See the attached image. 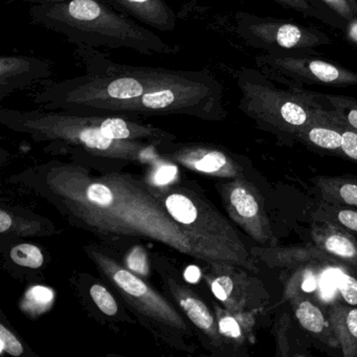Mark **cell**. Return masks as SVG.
I'll use <instances>...</instances> for the list:
<instances>
[{
	"label": "cell",
	"instance_id": "cell-9",
	"mask_svg": "<svg viewBox=\"0 0 357 357\" xmlns=\"http://www.w3.org/2000/svg\"><path fill=\"white\" fill-rule=\"evenodd\" d=\"M235 22L238 36L264 53H304L332 43L331 38L319 29L275 18L238 12Z\"/></svg>",
	"mask_w": 357,
	"mask_h": 357
},
{
	"label": "cell",
	"instance_id": "cell-23",
	"mask_svg": "<svg viewBox=\"0 0 357 357\" xmlns=\"http://www.w3.org/2000/svg\"><path fill=\"white\" fill-rule=\"evenodd\" d=\"M307 93L323 107L324 114L329 122L357 131V99L312 91Z\"/></svg>",
	"mask_w": 357,
	"mask_h": 357
},
{
	"label": "cell",
	"instance_id": "cell-35",
	"mask_svg": "<svg viewBox=\"0 0 357 357\" xmlns=\"http://www.w3.org/2000/svg\"><path fill=\"white\" fill-rule=\"evenodd\" d=\"M338 127L342 132V152L344 158L357 164V131Z\"/></svg>",
	"mask_w": 357,
	"mask_h": 357
},
{
	"label": "cell",
	"instance_id": "cell-32",
	"mask_svg": "<svg viewBox=\"0 0 357 357\" xmlns=\"http://www.w3.org/2000/svg\"><path fill=\"white\" fill-rule=\"evenodd\" d=\"M290 327V319L286 313L280 317L275 327V340H277V356H289L290 344L288 340V329Z\"/></svg>",
	"mask_w": 357,
	"mask_h": 357
},
{
	"label": "cell",
	"instance_id": "cell-21",
	"mask_svg": "<svg viewBox=\"0 0 357 357\" xmlns=\"http://www.w3.org/2000/svg\"><path fill=\"white\" fill-rule=\"evenodd\" d=\"M344 357H357V307L333 303L326 308Z\"/></svg>",
	"mask_w": 357,
	"mask_h": 357
},
{
	"label": "cell",
	"instance_id": "cell-24",
	"mask_svg": "<svg viewBox=\"0 0 357 357\" xmlns=\"http://www.w3.org/2000/svg\"><path fill=\"white\" fill-rule=\"evenodd\" d=\"M273 3L282 6L285 9L292 10L302 14L304 17L317 20L333 28L346 30L347 24L340 20L336 14L330 11L324 3L315 0H271Z\"/></svg>",
	"mask_w": 357,
	"mask_h": 357
},
{
	"label": "cell",
	"instance_id": "cell-13",
	"mask_svg": "<svg viewBox=\"0 0 357 357\" xmlns=\"http://www.w3.org/2000/svg\"><path fill=\"white\" fill-rule=\"evenodd\" d=\"M169 158L190 170L219 178L245 176L243 167L235 156L214 146L202 144L179 146L169 153Z\"/></svg>",
	"mask_w": 357,
	"mask_h": 357
},
{
	"label": "cell",
	"instance_id": "cell-12",
	"mask_svg": "<svg viewBox=\"0 0 357 357\" xmlns=\"http://www.w3.org/2000/svg\"><path fill=\"white\" fill-rule=\"evenodd\" d=\"M212 266L217 275L211 280V289L227 310L259 312L268 305L271 296L265 284L252 277V273L233 265Z\"/></svg>",
	"mask_w": 357,
	"mask_h": 357
},
{
	"label": "cell",
	"instance_id": "cell-3",
	"mask_svg": "<svg viewBox=\"0 0 357 357\" xmlns=\"http://www.w3.org/2000/svg\"><path fill=\"white\" fill-rule=\"evenodd\" d=\"M77 57L85 66L83 76L53 83L36 93L41 109L75 114H116V110L146 93L160 68L116 63L99 50L77 45Z\"/></svg>",
	"mask_w": 357,
	"mask_h": 357
},
{
	"label": "cell",
	"instance_id": "cell-34",
	"mask_svg": "<svg viewBox=\"0 0 357 357\" xmlns=\"http://www.w3.org/2000/svg\"><path fill=\"white\" fill-rule=\"evenodd\" d=\"M178 169L174 165L162 164L155 168L151 174V183L155 187H167L176 179Z\"/></svg>",
	"mask_w": 357,
	"mask_h": 357
},
{
	"label": "cell",
	"instance_id": "cell-27",
	"mask_svg": "<svg viewBox=\"0 0 357 357\" xmlns=\"http://www.w3.org/2000/svg\"><path fill=\"white\" fill-rule=\"evenodd\" d=\"M53 300L52 289L43 286H35L24 296L22 308L29 314L39 315L51 308Z\"/></svg>",
	"mask_w": 357,
	"mask_h": 357
},
{
	"label": "cell",
	"instance_id": "cell-10",
	"mask_svg": "<svg viewBox=\"0 0 357 357\" xmlns=\"http://www.w3.org/2000/svg\"><path fill=\"white\" fill-rule=\"evenodd\" d=\"M91 256L100 269L122 292L125 300L128 301L137 310L166 327L187 331V324L178 311L135 273L121 266L114 259L102 252L93 250Z\"/></svg>",
	"mask_w": 357,
	"mask_h": 357
},
{
	"label": "cell",
	"instance_id": "cell-15",
	"mask_svg": "<svg viewBox=\"0 0 357 357\" xmlns=\"http://www.w3.org/2000/svg\"><path fill=\"white\" fill-rule=\"evenodd\" d=\"M116 11L128 16L147 28L160 32H173L177 17L166 0H101Z\"/></svg>",
	"mask_w": 357,
	"mask_h": 357
},
{
	"label": "cell",
	"instance_id": "cell-16",
	"mask_svg": "<svg viewBox=\"0 0 357 357\" xmlns=\"http://www.w3.org/2000/svg\"><path fill=\"white\" fill-rule=\"evenodd\" d=\"M284 298L291 305L294 317L305 331L330 348H340L327 314L312 300L300 290H284Z\"/></svg>",
	"mask_w": 357,
	"mask_h": 357
},
{
	"label": "cell",
	"instance_id": "cell-2",
	"mask_svg": "<svg viewBox=\"0 0 357 357\" xmlns=\"http://www.w3.org/2000/svg\"><path fill=\"white\" fill-rule=\"evenodd\" d=\"M0 122L39 141L62 142L89 153L124 160H145L152 146L167 145L174 135L120 114H75L53 110L3 108Z\"/></svg>",
	"mask_w": 357,
	"mask_h": 357
},
{
	"label": "cell",
	"instance_id": "cell-25",
	"mask_svg": "<svg viewBox=\"0 0 357 357\" xmlns=\"http://www.w3.org/2000/svg\"><path fill=\"white\" fill-rule=\"evenodd\" d=\"M311 218L314 221L335 223L357 235V208L336 206L319 200L311 211Z\"/></svg>",
	"mask_w": 357,
	"mask_h": 357
},
{
	"label": "cell",
	"instance_id": "cell-31",
	"mask_svg": "<svg viewBox=\"0 0 357 357\" xmlns=\"http://www.w3.org/2000/svg\"><path fill=\"white\" fill-rule=\"evenodd\" d=\"M126 266L137 275H148L150 273L148 257L143 246L137 245L126 257Z\"/></svg>",
	"mask_w": 357,
	"mask_h": 357
},
{
	"label": "cell",
	"instance_id": "cell-6",
	"mask_svg": "<svg viewBox=\"0 0 357 357\" xmlns=\"http://www.w3.org/2000/svg\"><path fill=\"white\" fill-rule=\"evenodd\" d=\"M120 116H194L221 121L227 116L223 86L208 70H174L160 68L155 82L144 95L123 104Z\"/></svg>",
	"mask_w": 357,
	"mask_h": 357
},
{
	"label": "cell",
	"instance_id": "cell-11",
	"mask_svg": "<svg viewBox=\"0 0 357 357\" xmlns=\"http://www.w3.org/2000/svg\"><path fill=\"white\" fill-rule=\"evenodd\" d=\"M217 191L229 218L262 246L279 245L271 229L264 199L246 176L219 183Z\"/></svg>",
	"mask_w": 357,
	"mask_h": 357
},
{
	"label": "cell",
	"instance_id": "cell-33",
	"mask_svg": "<svg viewBox=\"0 0 357 357\" xmlns=\"http://www.w3.org/2000/svg\"><path fill=\"white\" fill-rule=\"evenodd\" d=\"M0 351L15 357L24 354L22 342L3 324H0Z\"/></svg>",
	"mask_w": 357,
	"mask_h": 357
},
{
	"label": "cell",
	"instance_id": "cell-28",
	"mask_svg": "<svg viewBox=\"0 0 357 357\" xmlns=\"http://www.w3.org/2000/svg\"><path fill=\"white\" fill-rule=\"evenodd\" d=\"M10 258L20 266L33 269L40 268L45 263V256L40 248L29 243L14 246L10 252Z\"/></svg>",
	"mask_w": 357,
	"mask_h": 357
},
{
	"label": "cell",
	"instance_id": "cell-36",
	"mask_svg": "<svg viewBox=\"0 0 357 357\" xmlns=\"http://www.w3.org/2000/svg\"><path fill=\"white\" fill-rule=\"evenodd\" d=\"M344 33H346L347 39L351 43H354V45H357V16L347 24Z\"/></svg>",
	"mask_w": 357,
	"mask_h": 357
},
{
	"label": "cell",
	"instance_id": "cell-4",
	"mask_svg": "<svg viewBox=\"0 0 357 357\" xmlns=\"http://www.w3.org/2000/svg\"><path fill=\"white\" fill-rule=\"evenodd\" d=\"M34 24L64 37L73 45L127 49L143 55H174L170 45L147 26L112 9L101 0H72L54 6H32Z\"/></svg>",
	"mask_w": 357,
	"mask_h": 357
},
{
	"label": "cell",
	"instance_id": "cell-26",
	"mask_svg": "<svg viewBox=\"0 0 357 357\" xmlns=\"http://www.w3.org/2000/svg\"><path fill=\"white\" fill-rule=\"evenodd\" d=\"M335 286L344 304L357 306V269L350 265L338 267L332 275Z\"/></svg>",
	"mask_w": 357,
	"mask_h": 357
},
{
	"label": "cell",
	"instance_id": "cell-17",
	"mask_svg": "<svg viewBox=\"0 0 357 357\" xmlns=\"http://www.w3.org/2000/svg\"><path fill=\"white\" fill-rule=\"evenodd\" d=\"M312 243L357 269V237L354 233L327 221L311 225Z\"/></svg>",
	"mask_w": 357,
	"mask_h": 357
},
{
	"label": "cell",
	"instance_id": "cell-30",
	"mask_svg": "<svg viewBox=\"0 0 357 357\" xmlns=\"http://www.w3.org/2000/svg\"><path fill=\"white\" fill-rule=\"evenodd\" d=\"M321 3L346 24L357 16V0H321Z\"/></svg>",
	"mask_w": 357,
	"mask_h": 357
},
{
	"label": "cell",
	"instance_id": "cell-7",
	"mask_svg": "<svg viewBox=\"0 0 357 357\" xmlns=\"http://www.w3.org/2000/svg\"><path fill=\"white\" fill-rule=\"evenodd\" d=\"M241 99L239 108L263 130L280 137L294 135L321 118V106L306 89H278L258 70L243 68L237 74Z\"/></svg>",
	"mask_w": 357,
	"mask_h": 357
},
{
	"label": "cell",
	"instance_id": "cell-14",
	"mask_svg": "<svg viewBox=\"0 0 357 357\" xmlns=\"http://www.w3.org/2000/svg\"><path fill=\"white\" fill-rule=\"evenodd\" d=\"M53 64L33 56H3L0 58V99L24 91L51 78Z\"/></svg>",
	"mask_w": 357,
	"mask_h": 357
},
{
	"label": "cell",
	"instance_id": "cell-37",
	"mask_svg": "<svg viewBox=\"0 0 357 357\" xmlns=\"http://www.w3.org/2000/svg\"><path fill=\"white\" fill-rule=\"evenodd\" d=\"M12 225H13V220L9 213L3 210L0 211V233H7L12 229Z\"/></svg>",
	"mask_w": 357,
	"mask_h": 357
},
{
	"label": "cell",
	"instance_id": "cell-29",
	"mask_svg": "<svg viewBox=\"0 0 357 357\" xmlns=\"http://www.w3.org/2000/svg\"><path fill=\"white\" fill-rule=\"evenodd\" d=\"M89 291H91V298L102 312L109 317H114L118 313L119 308L116 300L104 286L95 284L91 286Z\"/></svg>",
	"mask_w": 357,
	"mask_h": 357
},
{
	"label": "cell",
	"instance_id": "cell-38",
	"mask_svg": "<svg viewBox=\"0 0 357 357\" xmlns=\"http://www.w3.org/2000/svg\"><path fill=\"white\" fill-rule=\"evenodd\" d=\"M183 277L189 283H197L199 281L200 277H202V273H200V269L198 267L192 265V266H189L185 269Z\"/></svg>",
	"mask_w": 357,
	"mask_h": 357
},
{
	"label": "cell",
	"instance_id": "cell-39",
	"mask_svg": "<svg viewBox=\"0 0 357 357\" xmlns=\"http://www.w3.org/2000/svg\"><path fill=\"white\" fill-rule=\"evenodd\" d=\"M20 1L30 3L32 6H54L70 3L72 0H20Z\"/></svg>",
	"mask_w": 357,
	"mask_h": 357
},
{
	"label": "cell",
	"instance_id": "cell-8",
	"mask_svg": "<svg viewBox=\"0 0 357 357\" xmlns=\"http://www.w3.org/2000/svg\"><path fill=\"white\" fill-rule=\"evenodd\" d=\"M259 72L286 89L357 85V73L303 53H263L256 57Z\"/></svg>",
	"mask_w": 357,
	"mask_h": 357
},
{
	"label": "cell",
	"instance_id": "cell-5",
	"mask_svg": "<svg viewBox=\"0 0 357 357\" xmlns=\"http://www.w3.org/2000/svg\"><path fill=\"white\" fill-rule=\"evenodd\" d=\"M150 190L183 227L197 259L210 265H233L259 273L257 259L235 227L202 194L181 185Z\"/></svg>",
	"mask_w": 357,
	"mask_h": 357
},
{
	"label": "cell",
	"instance_id": "cell-1",
	"mask_svg": "<svg viewBox=\"0 0 357 357\" xmlns=\"http://www.w3.org/2000/svg\"><path fill=\"white\" fill-rule=\"evenodd\" d=\"M47 185L62 210L86 229L142 237L196 257L191 240L143 183L119 173L95 176L82 167H54Z\"/></svg>",
	"mask_w": 357,
	"mask_h": 357
},
{
	"label": "cell",
	"instance_id": "cell-19",
	"mask_svg": "<svg viewBox=\"0 0 357 357\" xmlns=\"http://www.w3.org/2000/svg\"><path fill=\"white\" fill-rule=\"evenodd\" d=\"M317 199L336 206L357 208V176L319 175L310 178Z\"/></svg>",
	"mask_w": 357,
	"mask_h": 357
},
{
	"label": "cell",
	"instance_id": "cell-22",
	"mask_svg": "<svg viewBox=\"0 0 357 357\" xmlns=\"http://www.w3.org/2000/svg\"><path fill=\"white\" fill-rule=\"evenodd\" d=\"M216 319L219 331L223 340H229L237 346L254 342L252 330L256 324L258 311H241L231 312L227 308L216 306Z\"/></svg>",
	"mask_w": 357,
	"mask_h": 357
},
{
	"label": "cell",
	"instance_id": "cell-20",
	"mask_svg": "<svg viewBox=\"0 0 357 357\" xmlns=\"http://www.w3.org/2000/svg\"><path fill=\"white\" fill-rule=\"evenodd\" d=\"M294 141L304 144L313 149L321 150L327 153L344 158L342 152V132L340 127L329 122L321 108V120L311 123L301 129Z\"/></svg>",
	"mask_w": 357,
	"mask_h": 357
},
{
	"label": "cell",
	"instance_id": "cell-18",
	"mask_svg": "<svg viewBox=\"0 0 357 357\" xmlns=\"http://www.w3.org/2000/svg\"><path fill=\"white\" fill-rule=\"evenodd\" d=\"M175 302L187 314L188 319L204 332L215 344H220L223 338L219 331L217 319L206 304L190 288L176 283L173 280L167 282Z\"/></svg>",
	"mask_w": 357,
	"mask_h": 357
}]
</instances>
